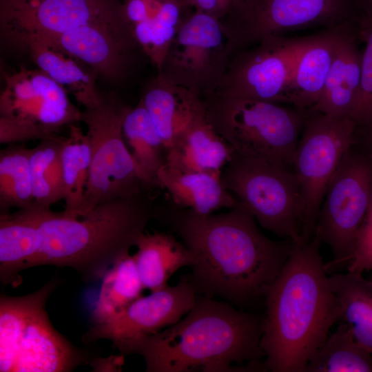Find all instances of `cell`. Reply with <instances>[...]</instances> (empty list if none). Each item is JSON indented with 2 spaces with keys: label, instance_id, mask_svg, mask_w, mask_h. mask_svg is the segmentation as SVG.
Wrapping results in <instances>:
<instances>
[{
  "label": "cell",
  "instance_id": "3",
  "mask_svg": "<svg viewBox=\"0 0 372 372\" xmlns=\"http://www.w3.org/2000/svg\"><path fill=\"white\" fill-rule=\"evenodd\" d=\"M262 320L202 296L175 324L129 345L147 372L267 371L260 347Z\"/></svg>",
  "mask_w": 372,
  "mask_h": 372
},
{
  "label": "cell",
  "instance_id": "9",
  "mask_svg": "<svg viewBox=\"0 0 372 372\" xmlns=\"http://www.w3.org/2000/svg\"><path fill=\"white\" fill-rule=\"evenodd\" d=\"M358 14L351 0H231L218 21L230 59L269 37L310 27L333 28Z\"/></svg>",
  "mask_w": 372,
  "mask_h": 372
},
{
  "label": "cell",
  "instance_id": "34",
  "mask_svg": "<svg viewBox=\"0 0 372 372\" xmlns=\"http://www.w3.org/2000/svg\"><path fill=\"white\" fill-rule=\"evenodd\" d=\"M347 271L359 273L372 271V203L357 235Z\"/></svg>",
  "mask_w": 372,
  "mask_h": 372
},
{
  "label": "cell",
  "instance_id": "19",
  "mask_svg": "<svg viewBox=\"0 0 372 372\" xmlns=\"http://www.w3.org/2000/svg\"><path fill=\"white\" fill-rule=\"evenodd\" d=\"M350 21L309 37L294 64L285 90L284 103L308 110L317 103Z\"/></svg>",
  "mask_w": 372,
  "mask_h": 372
},
{
  "label": "cell",
  "instance_id": "27",
  "mask_svg": "<svg viewBox=\"0 0 372 372\" xmlns=\"http://www.w3.org/2000/svg\"><path fill=\"white\" fill-rule=\"evenodd\" d=\"M123 133L145 183L149 188L157 187V174L166 163L167 150L141 99L127 112Z\"/></svg>",
  "mask_w": 372,
  "mask_h": 372
},
{
  "label": "cell",
  "instance_id": "24",
  "mask_svg": "<svg viewBox=\"0 0 372 372\" xmlns=\"http://www.w3.org/2000/svg\"><path fill=\"white\" fill-rule=\"evenodd\" d=\"M19 45L28 50L39 70L70 92L83 107L99 101L101 92L96 83L99 74L90 67L60 48L39 39H28Z\"/></svg>",
  "mask_w": 372,
  "mask_h": 372
},
{
  "label": "cell",
  "instance_id": "5",
  "mask_svg": "<svg viewBox=\"0 0 372 372\" xmlns=\"http://www.w3.org/2000/svg\"><path fill=\"white\" fill-rule=\"evenodd\" d=\"M58 282L52 278L32 293L1 296V372H69L88 359L49 319L45 305Z\"/></svg>",
  "mask_w": 372,
  "mask_h": 372
},
{
  "label": "cell",
  "instance_id": "12",
  "mask_svg": "<svg viewBox=\"0 0 372 372\" xmlns=\"http://www.w3.org/2000/svg\"><path fill=\"white\" fill-rule=\"evenodd\" d=\"M229 61L218 19L195 10L174 37L158 73L203 98L216 91Z\"/></svg>",
  "mask_w": 372,
  "mask_h": 372
},
{
  "label": "cell",
  "instance_id": "40",
  "mask_svg": "<svg viewBox=\"0 0 372 372\" xmlns=\"http://www.w3.org/2000/svg\"><path fill=\"white\" fill-rule=\"evenodd\" d=\"M371 123H372V121L370 122V123H369V125H370ZM367 125H366V126H367ZM364 127H365V126H364Z\"/></svg>",
  "mask_w": 372,
  "mask_h": 372
},
{
  "label": "cell",
  "instance_id": "29",
  "mask_svg": "<svg viewBox=\"0 0 372 372\" xmlns=\"http://www.w3.org/2000/svg\"><path fill=\"white\" fill-rule=\"evenodd\" d=\"M304 372H372V354L339 322L311 355Z\"/></svg>",
  "mask_w": 372,
  "mask_h": 372
},
{
  "label": "cell",
  "instance_id": "30",
  "mask_svg": "<svg viewBox=\"0 0 372 372\" xmlns=\"http://www.w3.org/2000/svg\"><path fill=\"white\" fill-rule=\"evenodd\" d=\"M91 314V325L102 323L114 317L136 299L144 289L133 255L118 260L105 274Z\"/></svg>",
  "mask_w": 372,
  "mask_h": 372
},
{
  "label": "cell",
  "instance_id": "4",
  "mask_svg": "<svg viewBox=\"0 0 372 372\" xmlns=\"http://www.w3.org/2000/svg\"><path fill=\"white\" fill-rule=\"evenodd\" d=\"M146 192L101 203L77 218L46 211L37 266L70 267L86 282L102 279L158 218L160 207Z\"/></svg>",
  "mask_w": 372,
  "mask_h": 372
},
{
  "label": "cell",
  "instance_id": "16",
  "mask_svg": "<svg viewBox=\"0 0 372 372\" xmlns=\"http://www.w3.org/2000/svg\"><path fill=\"white\" fill-rule=\"evenodd\" d=\"M67 92L41 70L21 68L4 75L0 116L38 126L49 135L56 134L81 118Z\"/></svg>",
  "mask_w": 372,
  "mask_h": 372
},
{
  "label": "cell",
  "instance_id": "36",
  "mask_svg": "<svg viewBox=\"0 0 372 372\" xmlns=\"http://www.w3.org/2000/svg\"><path fill=\"white\" fill-rule=\"evenodd\" d=\"M231 0H194L192 7L196 11L204 12L217 19L226 13Z\"/></svg>",
  "mask_w": 372,
  "mask_h": 372
},
{
  "label": "cell",
  "instance_id": "13",
  "mask_svg": "<svg viewBox=\"0 0 372 372\" xmlns=\"http://www.w3.org/2000/svg\"><path fill=\"white\" fill-rule=\"evenodd\" d=\"M309 39L273 36L238 52L214 93L284 103L294 64Z\"/></svg>",
  "mask_w": 372,
  "mask_h": 372
},
{
  "label": "cell",
  "instance_id": "14",
  "mask_svg": "<svg viewBox=\"0 0 372 372\" xmlns=\"http://www.w3.org/2000/svg\"><path fill=\"white\" fill-rule=\"evenodd\" d=\"M123 14L119 0H0L1 30L17 45Z\"/></svg>",
  "mask_w": 372,
  "mask_h": 372
},
{
  "label": "cell",
  "instance_id": "39",
  "mask_svg": "<svg viewBox=\"0 0 372 372\" xmlns=\"http://www.w3.org/2000/svg\"><path fill=\"white\" fill-rule=\"evenodd\" d=\"M183 5L188 7H192L194 0H177Z\"/></svg>",
  "mask_w": 372,
  "mask_h": 372
},
{
  "label": "cell",
  "instance_id": "6",
  "mask_svg": "<svg viewBox=\"0 0 372 372\" xmlns=\"http://www.w3.org/2000/svg\"><path fill=\"white\" fill-rule=\"evenodd\" d=\"M203 99L207 122L235 152L293 170L307 110L214 92Z\"/></svg>",
  "mask_w": 372,
  "mask_h": 372
},
{
  "label": "cell",
  "instance_id": "2",
  "mask_svg": "<svg viewBox=\"0 0 372 372\" xmlns=\"http://www.w3.org/2000/svg\"><path fill=\"white\" fill-rule=\"evenodd\" d=\"M320 245L316 236L295 244L265 295L260 347L267 371L304 372L331 328L341 320Z\"/></svg>",
  "mask_w": 372,
  "mask_h": 372
},
{
  "label": "cell",
  "instance_id": "31",
  "mask_svg": "<svg viewBox=\"0 0 372 372\" xmlns=\"http://www.w3.org/2000/svg\"><path fill=\"white\" fill-rule=\"evenodd\" d=\"M92 163L89 138L81 128L69 125L68 137H64L61 163L65 185V216L78 218L83 202Z\"/></svg>",
  "mask_w": 372,
  "mask_h": 372
},
{
  "label": "cell",
  "instance_id": "15",
  "mask_svg": "<svg viewBox=\"0 0 372 372\" xmlns=\"http://www.w3.org/2000/svg\"><path fill=\"white\" fill-rule=\"evenodd\" d=\"M196 294L189 276H182L176 285L141 296L114 317L91 325L84 340H109L122 354L136 340L180 320L194 307Z\"/></svg>",
  "mask_w": 372,
  "mask_h": 372
},
{
  "label": "cell",
  "instance_id": "23",
  "mask_svg": "<svg viewBox=\"0 0 372 372\" xmlns=\"http://www.w3.org/2000/svg\"><path fill=\"white\" fill-rule=\"evenodd\" d=\"M234 152L205 115L193 121L177 136L167 152L166 163L185 172L221 174Z\"/></svg>",
  "mask_w": 372,
  "mask_h": 372
},
{
  "label": "cell",
  "instance_id": "38",
  "mask_svg": "<svg viewBox=\"0 0 372 372\" xmlns=\"http://www.w3.org/2000/svg\"><path fill=\"white\" fill-rule=\"evenodd\" d=\"M364 12L372 11V0H360Z\"/></svg>",
  "mask_w": 372,
  "mask_h": 372
},
{
  "label": "cell",
  "instance_id": "22",
  "mask_svg": "<svg viewBox=\"0 0 372 372\" xmlns=\"http://www.w3.org/2000/svg\"><path fill=\"white\" fill-rule=\"evenodd\" d=\"M220 175L181 171L165 163L158 172L157 187L167 190L174 205L200 214H210L223 208H243L225 188Z\"/></svg>",
  "mask_w": 372,
  "mask_h": 372
},
{
  "label": "cell",
  "instance_id": "18",
  "mask_svg": "<svg viewBox=\"0 0 372 372\" xmlns=\"http://www.w3.org/2000/svg\"><path fill=\"white\" fill-rule=\"evenodd\" d=\"M358 41L355 17L340 40L321 95L309 111L355 121L362 79V52Z\"/></svg>",
  "mask_w": 372,
  "mask_h": 372
},
{
  "label": "cell",
  "instance_id": "35",
  "mask_svg": "<svg viewBox=\"0 0 372 372\" xmlns=\"http://www.w3.org/2000/svg\"><path fill=\"white\" fill-rule=\"evenodd\" d=\"M50 135L38 126L0 116V143L13 145L32 140H42Z\"/></svg>",
  "mask_w": 372,
  "mask_h": 372
},
{
  "label": "cell",
  "instance_id": "8",
  "mask_svg": "<svg viewBox=\"0 0 372 372\" xmlns=\"http://www.w3.org/2000/svg\"><path fill=\"white\" fill-rule=\"evenodd\" d=\"M220 178L225 188L262 227L302 245V203L293 170L234 152Z\"/></svg>",
  "mask_w": 372,
  "mask_h": 372
},
{
  "label": "cell",
  "instance_id": "17",
  "mask_svg": "<svg viewBox=\"0 0 372 372\" xmlns=\"http://www.w3.org/2000/svg\"><path fill=\"white\" fill-rule=\"evenodd\" d=\"M39 40L60 48L112 81L125 74L138 45L125 13Z\"/></svg>",
  "mask_w": 372,
  "mask_h": 372
},
{
  "label": "cell",
  "instance_id": "32",
  "mask_svg": "<svg viewBox=\"0 0 372 372\" xmlns=\"http://www.w3.org/2000/svg\"><path fill=\"white\" fill-rule=\"evenodd\" d=\"M31 149L22 144L8 145L0 152V209H25L34 205L30 168Z\"/></svg>",
  "mask_w": 372,
  "mask_h": 372
},
{
  "label": "cell",
  "instance_id": "20",
  "mask_svg": "<svg viewBox=\"0 0 372 372\" xmlns=\"http://www.w3.org/2000/svg\"><path fill=\"white\" fill-rule=\"evenodd\" d=\"M48 210L33 205L14 213H1L0 280L3 285H18L21 281L19 273L37 266L39 227Z\"/></svg>",
  "mask_w": 372,
  "mask_h": 372
},
{
  "label": "cell",
  "instance_id": "1",
  "mask_svg": "<svg viewBox=\"0 0 372 372\" xmlns=\"http://www.w3.org/2000/svg\"><path fill=\"white\" fill-rule=\"evenodd\" d=\"M158 219L192 252L189 278L196 292L238 306L265 298L295 245L267 237L243 208L204 215L170 202L161 207Z\"/></svg>",
  "mask_w": 372,
  "mask_h": 372
},
{
  "label": "cell",
  "instance_id": "28",
  "mask_svg": "<svg viewBox=\"0 0 372 372\" xmlns=\"http://www.w3.org/2000/svg\"><path fill=\"white\" fill-rule=\"evenodd\" d=\"M64 137L56 134L41 140L31 148L30 168L34 205L41 209L65 198V185L61 163Z\"/></svg>",
  "mask_w": 372,
  "mask_h": 372
},
{
  "label": "cell",
  "instance_id": "11",
  "mask_svg": "<svg viewBox=\"0 0 372 372\" xmlns=\"http://www.w3.org/2000/svg\"><path fill=\"white\" fill-rule=\"evenodd\" d=\"M358 123L308 110L296 149L293 170L302 203V244L315 234L317 216L329 185L353 145Z\"/></svg>",
  "mask_w": 372,
  "mask_h": 372
},
{
  "label": "cell",
  "instance_id": "7",
  "mask_svg": "<svg viewBox=\"0 0 372 372\" xmlns=\"http://www.w3.org/2000/svg\"><path fill=\"white\" fill-rule=\"evenodd\" d=\"M130 107L116 94L101 92L96 103L81 111V121L87 128L92 163L78 218L101 203L149 189L123 136V121Z\"/></svg>",
  "mask_w": 372,
  "mask_h": 372
},
{
  "label": "cell",
  "instance_id": "21",
  "mask_svg": "<svg viewBox=\"0 0 372 372\" xmlns=\"http://www.w3.org/2000/svg\"><path fill=\"white\" fill-rule=\"evenodd\" d=\"M141 99L167 152L193 121L205 115L203 98L168 81L159 73L148 83Z\"/></svg>",
  "mask_w": 372,
  "mask_h": 372
},
{
  "label": "cell",
  "instance_id": "25",
  "mask_svg": "<svg viewBox=\"0 0 372 372\" xmlns=\"http://www.w3.org/2000/svg\"><path fill=\"white\" fill-rule=\"evenodd\" d=\"M136 246L135 264L144 289L151 292L167 287L175 272L194 264L192 252L171 233L145 230Z\"/></svg>",
  "mask_w": 372,
  "mask_h": 372
},
{
  "label": "cell",
  "instance_id": "10",
  "mask_svg": "<svg viewBox=\"0 0 372 372\" xmlns=\"http://www.w3.org/2000/svg\"><path fill=\"white\" fill-rule=\"evenodd\" d=\"M372 203V156L354 143L334 174L319 210L314 236L331 249L329 275L347 271Z\"/></svg>",
  "mask_w": 372,
  "mask_h": 372
},
{
  "label": "cell",
  "instance_id": "37",
  "mask_svg": "<svg viewBox=\"0 0 372 372\" xmlns=\"http://www.w3.org/2000/svg\"><path fill=\"white\" fill-rule=\"evenodd\" d=\"M360 129L366 131V146L364 150L372 156V123L365 127H358Z\"/></svg>",
  "mask_w": 372,
  "mask_h": 372
},
{
  "label": "cell",
  "instance_id": "33",
  "mask_svg": "<svg viewBox=\"0 0 372 372\" xmlns=\"http://www.w3.org/2000/svg\"><path fill=\"white\" fill-rule=\"evenodd\" d=\"M360 41L365 48L362 52V79L359 102L355 121L364 127L372 121V11L356 17Z\"/></svg>",
  "mask_w": 372,
  "mask_h": 372
},
{
  "label": "cell",
  "instance_id": "26",
  "mask_svg": "<svg viewBox=\"0 0 372 372\" xmlns=\"http://www.w3.org/2000/svg\"><path fill=\"white\" fill-rule=\"evenodd\" d=\"M329 282L340 305V322L372 354V280L346 271L329 275Z\"/></svg>",
  "mask_w": 372,
  "mask_h": 372
}]
</instances>
